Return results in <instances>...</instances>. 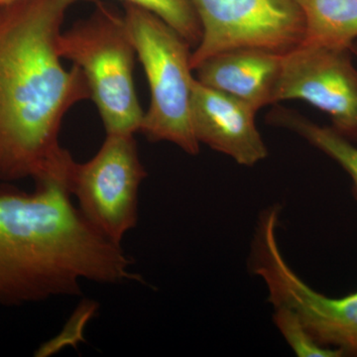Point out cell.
Instances as JSON below:
<instances>
[{
  "instance_id": "cell-1",
  "label": "cell",
  "mask_w": 357,
  "mask_h": 357,
  "mask_svg": "<svg viewBox=\"0 0 357 357\" xmlns=\"http://www.w3.org/2000/svg\"><path fill=\"white\" fill-rule=\"evenodd\" d=\"M98 0H18L0 6V182L67 183L74 159L59 142L67 112L91 98L58 38L70 7Z\"/></svg>"
},
{
  "instance_id": "cell-2",
  "label": "cell",
  "mask_w": 357,
  "mask_h": 357,
  "mask_svg": "<svg viewBox=\"0 0 357 357\" xmlns=\"http://www.w3.org/2000/svg\"><path fill=\"white\" fill-rule=\"evenodd\" d=\"M133 262L84 217L63 181H40L32 192L0 182V306L79 296L84 280H140Z\"/></svg>"
},
{
  "instance_id": "cell-3",
  "label": "cell",
  "mask_w": 357,
  "mask_h": 357,
  "mask_svg": "<svg viewBox=\"0 0 357 357\" xmlns=\"http://www.w3.org/2000/svg\"><path fill=\"white\" fill-rule=\"evenodd\" d=\"M58 38L60 57L83 72L107 134H135L144 112L134 86L136 52L123 14L98 0Z\"/></svg>"
},
{
  "instance_id": "cell-4",
  "label": "cell",
  "mask_w": 357,
  "mask_h": 357,
  "mask_svg": "<svg viewBox=\"0 0 357 357\" xmlns=\"http://www.w3.org/2000/svg\"><path fill=\"white\" fill-rule=\"evenodd\" d=\"M123 6L129 36L150 89V105L139 132L153 142L167 141L185 153L199 154L191 121V45L154 13Z\"/></svg>"
},
{
  "instance_id": "cell-5",
  "label": "cell",
  "mask_w": 357,
  "mask_h": 357,
  "mask_svg": "<svg viewBox=\"0 0 357 357\" xmlns=\"http://www.w3.org/2000/svg\"><path fill=\"white\" fill-rule=\"evenodd\" d=\"M147 177L134 134H107L88 162H73L67 187L91 225L121 244L138 222V191Z\"/></svg>"
},
{
  "instance_id": "cell-6",
  "label": "cell",
  "mask_w": 357,
  "mask_h": 357,
  "mask_svg": "<svg viewBox=\"0 0 357 357\" xmlns=\"http://www.w3.org/2000/svg\"><path fill=\"white\" fill-rule=\"evenodd\" d=\"M250 268L264 282L269 302L295 312L316 342L357 356V292L332 298L310 287L282 255L273 225L255 230Z\"/></svg>"
},
{
  "instance_id": "cell-7",
  "label": "cell",
  "mask_w": 357,
  "mask_h": 357,
  "mask_svg": "<svg viewBox=\"0 0 357 357\" xmlns=\"http://www.w3.org/2000/svg\"><path fill=\"white\" fill-rule=\"evenodd\" d=\"M202 37L192 52V70L236 49L287 54L304 42V14L296 0H190Z\"/></svg>"
},
{
  "instance_id": "cell-8",
  "label": "cell",
  "mask_w": 357,
  "mask_h": 357,
  "mask_svg": "<svg viewBox=\"0 0 357 357\" xmlns=\"http://www.w3.org/2000/svg\"><path fill=\"white\" fill-rule=\"evenodd\" d=\"M351 49L301 44L284 54L275 103L301 100L328 114L357 146V69Z\"/></svg>"
},
{
  "instance_id": "cell-9",
  "label": "cell",
  "mask_w": 357,
  "mask_h": 357,
  "mask_svg": "<svg viewBox=\"0 0 357 357\" xmlns=\"http://www.w3.org/2000/svg\"><path fill=\"white\" fill-rule=\"evenodd\" d=\"M257 110L243 100L199 83H192L191 121L199 144L227 155L239 165L255 166L268 150L256 126Z\"/></svg>"
},
{
  "instance_id": "cell-10",
  "label": "cell",
  "mask_w": 357,
  "mask_h": 357,
  "mask_svg": "<svg viewBox=\"0 0 357 357\" xmlns=\"http://www.w3.org/2000/svg\"><path fill=\"white\" fill-rule=\"evenodd\" d=\"M284 54L260 49L222 52L197 68L199 83L259 110L275 103Z\"/></svg>"
},
{
  "instance_id": "cell-11",
  "label": "cell",
  "mask_w": 357,
  "mask_h": 357,
  "mask_svg": "<svg viewBox=\"0 0 357 357\" xmlns=\"http://www.w3.org/2000/svg\"><path fill=\"white\" fill-rule=\"evenodd\" d=\"M304 14L303 44L351 49L357 40V0H296Z\"/></svg>"
},
{
  "instance_id": "cell-12",
  "label": "cell",
  "mask_w": 357,
  "mask_h": 357,
  "mask_svg": "<svg viewBox=\"0 0 357 357\" xmlns=\"http://www.w3.org/2000/svg\"><path fill=\"white\" fill-rule=\"evenodd\" d=\"M269 121L299 134L312 146L337 162L351 177L352 191L357 201L356 145L345 139L332 126H319L294 110L276 109L270 115Z\"/></svg>"
},
{
  "instance_id": "cell-13",
  "label": "cell",
  "mask_w": 357,
  "mask_h": 357,
  "mask_svg": "<svg viewBox=\"0 0 357 357\" xmlns=\"http://www.w3.org/2000/svg\"><path fill=\"white\" fill-rule=\"evenodd\" d=\"M154 13L170 25L191 47H197L202 27L190 0H121Z\"/></svg>"
},
{
  "instance_id": "cell-14",
  "label": "cell",
  "mask_w": 357,
  "mask_h": 357,
  "mask_svg": "<svg viewBox=\"0 0 357 357\" xmlns=\"http://www.w3.org/2000/svg\"><path fill=\"white\" fill-rule=\"evenodd\" d=\"M273 321L296 356L300 357L344 356L338 349L326 347L314 340L299 317L285 307H274Z\"/></svg>"
},
{
  "instance_id": "cell-15",
  "label": "cell",
  "mask_w": 357,
  "mask_h": 357,
  "mask_svg": "<svg viewBox=\"0 0 357 357\" xmlns=\"http://www.w3.org/2000/svg\"><path fill=\"white\" fill-rule=\"evenodd\" d=\"M18 1V0H0V6L2 4L11 3V2Z\"/></svg>"
},
{
  "instance_id": "cell-16",
  "label": "cell",
  "mask_w": 357,
  "mask_h": 357,
  "mask_svg": "<svg viewBox=\"0 0 357 357\" xmlns=\"http://www.w3.org/2000/svg\"><path fill=\"white\" fill-rule=\"evenodd\" d=\"M351 51L352 53L356 54V55L357 56V40L356 42H354V44L352 45Z\"/></svg>"
}]
</instances>
